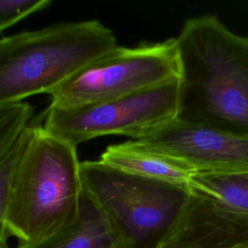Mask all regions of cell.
Listing matches in <instances>:
<instances>
[{
    "mask_svg": "<svg viewBox=\"0 0 248 248\" xmlns=\"http://www.w3.org/2000/svg\"><path fill=\"white\" fill-rule=\"evenodd\" d=\"M175 39L181 68L176 120L248 139V37L202 16L188 19Z\"/></svg>",
    "mask_w": 248,
    "mask_h": 248,
    "instance_id": "cell-1",
    "label": "cell"
},
{
    "mask_svg": "<svg viewBox=\"0 0 248 248\" xmlns=\"http://www.w3.org/2000/svg\"><path fill=\"white\" fill-rule=\"evenodd\" d=\"M80 163L76 145L43 126H30L10 191V236L30 244L77 222L83 196Z\"/></svg>",
    "mask_w": 248,
    "mask_h": 248,
    "instance_id": "cell-2",
    "label": "cell"
},
{
    "mask_svg": "<svg viewBox=\"0 0 248 248\" xmlns=\"http://www.w3.org/2000/svg\"><path fill=\"white\" fill-rule=\"evenodd\" d=\"M97 19L55 23L0 39V107L48 94L79 69L116 47Z\"/></svg>",
    "mask_w": 248,
    "mask_h": 248,
    "instance_id": "cell-3",
    "label": "cell"
},
{
    "mask_svg": "<svg viewBox=\"0 0 248 248\" xmlns=\"http://www.w3.org/2000/svg\"><path fill=\"white\" fill-rule=\"evenodd\" d=\"M83 194L106 218L118 248H158L181 215L188 184L151 179L100 160L80 163Z\"/></svg>",
    "mask_w": 248,
    "mask_h": 248,
    "instance_id": "cell-4",
    "label": "cell"
},
{
    "mask_svg": "<svg viewBox=\"0 0 248 248\" xmlns=\"http://www.w3.org/2000/svg\"><path fill=\"white\" fill-rule=\"evenodd\" d=\"M176 39L119 46L97 57L52 89L54 108H71L133 94L180 78Z\"/></svg>",
    "mask_w": 248,
    "mask_h": 248,
    "instance_id": "cell-5",
    "label": "cell"
},
{
    "mask_svg": "<svg viewBox=\"0 0 248 248\" xmlns=\"http://www.w3.org/2000/svg\"><path fill=\"white\" fill-rule=\"evenodd\" d=\"M179 78L123 97L71 108L48 107L43 127L74 145L108 135L146 138L177 118Z\"/></svg>",
    "mask_w": 248,
    "mask_h": 248,
    "instance_id": "cell-6",
    "label": "cell"
},
{
    "mask_svg": "<svg viewBox=\"0 0 248 248\" xmlns=\"http://www.w3.org/2000/svg\"><path fill=\"white\" fill-rule=\"evenodd\" d=\"M136 141L180 161L194 172L248 170V139L176 119Z\"/></svg>",
    "mask_w": 248,
    "mask_h": 248,
    "instance_id": "cell-7",
    "label": "cell"
},
{
    "mask_svg": "<svg viewBox=\"0 0 248 248\" xmlns=\"http://www.w3.org/2000/svg\"><path fill=\"white\" fill-rule=\"evenodd\" d=\"M191 191L181 215L158 248H248V213Z\"/></svg>",
    "mask_w": 248,
    "mask_h": 248,
    "instance_id": "cell-8",
    "label": "cell"
},
{
    "mask_svg": "<svg viewBox=\"0 0 248 248\" xmlns=\"http://www.w3.org/2000/svg\"><path fill=\"white\" fill-rule=\"evenodd\" d=\"M99 160L125 172L170 183L188 184L194 173L180 161L153 151L132 140L108 145Z\"/></svg>",
    "mask_w": 248,
    "mask_h": 248,
    "instance_id": "cell-9",
    "label": "cell"
},
{
    "mask_svg": "<svg viewBox=\"0 0 248 248\" xmlns=\"http://www.w3.org/2000/svg\"><path fill=\"white\" fill-rule=\"evenodd\" d=\"M116 245L106 218L83 194L76 223L43 240L18 244L17 248H109Z\"/></svg>",
    "mask_w": 248,
    "mask_h": 248,
    "instance_id": "cell-10",
    "label": "cell"
},
{
    "mask_svg": "<svg viewBox=\"0 0 248 248\" xmlns=\"http://www.w3.org/2000/svg\"><path fill=\"white\" fill-rule=\"evenodd\" d=\"M191 190L233 210L248 213V170L195 171L188 181Z\"/></svg>",
    "mask_w": 248,
    "mask_h": 248,
    "instance_id": "cell-11",
    "label": "cell"
},
{
    "mask_svg": "<svg viewBox=\"0 0 248 248\" xmlns=\"http://www.w3.org/2000/svg\"><path fill=\"white\" fill-rule=\"evenodd\" d=\"M29 130L30 126L22 132L12 149L0 161V248H9L8 238L10 235L6 226V215L10 191L16 165L29 137Z\"/></svg>",
    "mask_w": 248,
    "mask_h": 248,
    "instance_id": "cell-12",
    "label": "cell"
},
{
    "mask_svg": "<svg viewBox=\"0 0 248 248\" xmlns=\"http://www.w3.org/2000/svg\"><path fill=\"white\" fill-rule=\"evenodd\" d=\"M33 107L26 102L0 107V161L29 126Z\"/></svg>",
    "mask_w": 248,
    "mask_h": 248,
    "instance_id": "cell-13",
    "label": "cell"
},
{
    "mask_svg": "<svg viewBox=\"0 0 248 248\" xmlns=\"http://www.w3.org/2000/svg\"><path fill=\"white\" fill-rule=\"evenodd\" d=\"M51 4V0H0V32Z\"/></svg>",
    "mask_w": 248,
    "mask_h": 248,
    "instance_id": "cell-14",
    "label": "cell"
},
{
    "mask_svg": "<svg viewBox=\"0 0 248 248\" xmlns=\"http://www.w3.org/2000/svg\"><path fill=\"white\" fill-rule=\"evenodd\" d=\"M109 248H118L116 245H113V246H111V247H109Z\"/></svg>",
    "mask_w": 248,
    "mask_h": 248,
    "instance_id": "cell-15",
    "label": "cell"
}]
</instances>
